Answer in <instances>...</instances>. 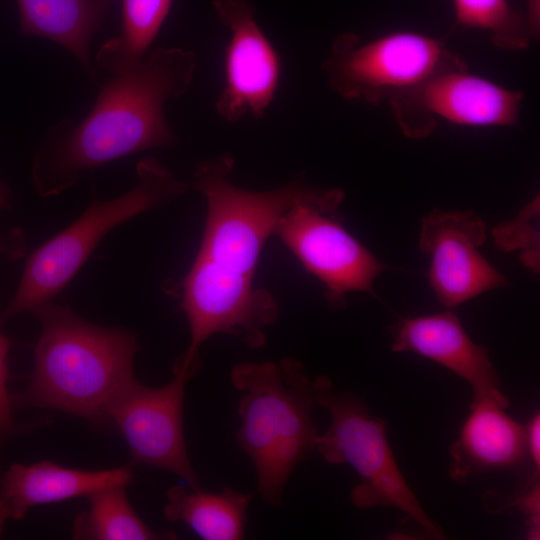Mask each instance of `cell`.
Listing matches in <instances>:
<instances>
[{
	"mask_svg": "<svg viewBox=\"0 0 540 540\" xmlns=\"http://www.w3.org/2000/svg\"><path fill=\"white\" fill-rule=\"evenodd\" d=\"M234 163L222 155L194 172L207 214L199 250L181 282L190 346L174 366V373L188 379L199 367L201 345L214 334L234 335L253 348L264 344L278 305L270 293L254 287L259 256L281 215L320 189L291 181L270 191L245 190L228 180Z\"/></svg>",
	"mask_w": 540,
	"mask_h": 540,
	"instance_id": "1",
	"label": "cell"
},
{
	"mask_svg": "<svg viewBox=\"0 0 540 540\" xmlns=\"http://www.w3.org/2000/svg\"><path fill=\"white\" fill-rule=\"evenodd\" d=\"M107 72L89 113L80 122L52 125L34 155L32 181L38 195L56 196L81 172L154 148H170L177 137L164 106L182 97L197 69V55L179 47H157L142 58L125 55L114 37L96 55Z\"/></svg>",
	"mask_w": 540,
	"mask_h": 540,
	"instance_id": "2",
	"label": "cell"
},
{
	"mask_svg": "<svg viewBox=\"0 0 540 540\" xmlns=\"http://www.w3.org/2000/svg\"><path fill=\"white\" fill-rule=\"evenodd\" d=\"M32 313L42 329L30 383L15 401L107 420L111 403L134 380L136 336L92 324L67 305L48 302Z\"/></svg>",
	"mask_w": 540,
	"mask_h": 540,
	"instance_id": "3",
	"label": "cell"
},
{
	"mask_svg": "<svg viewBox=\"0 0 540 540\" xmlns=\"http://www.w3.org/2000/svg\"><path fill=\"white\" fill-rule=\"evenodd\" d=\"M230 379L241 393L237 442L253 462L261 497L277 507L290 474L316 448L312 381L290 358L240 363Z\"/></svg>",
	"mask_w": 540,
	"mask_h": 540,
	"instance_id": "4",
	"label": "cell"
},
{
	"mask_svg": "<svg viewBox=\"0 0 540 540\" xmlns=\"http://www.w3.org/2000/svg\"><path fill=\"white\" fill-rule=\"evenodd\" d=\"M137 183L129 191L100 201L95 197L68 227L28 256L18 288L0 323L51 302L74 278L102 238L125 221L164 206L186 193L189 185L153 156L136 165Z\"/></svg>",
	"mask_w": 540,
	"mask_h": 540,
	"instance_id": "5",
	"label": "cell"
},
{
	"mask_svg": "<svg viewBox=\"0 0 540 540\" xmlns=\"http://www.w3.org/2000/svg\"><path fill=\"white\" fill-rule=\"evenodd\" d=\"M315 404L326 409L331 424L318 436L316 450L330 464H349L360 483L351 491L360 509L394 507L417 522L434 538L442 529L426 514L403 476L389 445L385 422L370 414L354 394L335 393L326 376L312 381Z\"/></svg>",
	"mask_w": 540,
	"mask_h": 540,
	"instance_id": "6",
	"label": "cell"
},
{
	"mask_svg": "<svg viewBox=\"0 0 540 540\" xmlns=\"http://www.w3.org/2000/svg\"><path fill=\"white\" fill-rule=\"evenodd\" d=\"M459 58L440 40L416 32H393L367 43L346 32L334 39L322 70L344 99L379 105Z\"/></svg>",
	"mask_w": 540,
	"mask_h": 540,
	"instance_id": "7",
	"label": "cell"
},
{
	"mask_svg": "<svg viewBox=\"0 0 540 540\" xmlns=\"http://www.w3.org/2000/svg\"><path fill=\"white\" fill-rule=\"evenodd\" d=\"M341 189L320 188L309 201L288 209L274 233L326 288V299L342 307L349 292L373 293L375 279L387 269L342 226L337 212Z\"/></svg>",
	"mask_w": 540,
	"mask_h": 540,
	"instance_id": "8",
	"label": "cell"
},
{
	"mask_svg": "<svg viewBox=\"0 0 540 540\" xmlns=\"http://www.w3.org/2000/svg\"><path fill=\"white\" fill-rule=\"evenodd\" d=\"M523 94L470 74L459 58L388 103L409 138L431 135L437 118L469 127L516 126Z\"/></svg>",
	"mask_w": 540,
	"mask_h": 540,
	"instance_id": "9",
	"label": "cell"
},
{
	"mask_svg": "<svg viewBox=\"0 0 540 540\" xmlns=\"http://www.w3.org/2000/svg\"><path fill=\"white\" fill-rule=\"evenodd\" d=\"M187 381L174 374L168 384L151 388L134 379L111 403L107 420L121 432L135 462L174 473L192 489H200L183 434Z\"/></svg>",
	"mask_w": 540,
	"mask_h": 540,
	"instance_id": "10",
	"label": "cell"
},
{
	"mask_svg": "<svg viewBox=\"0 0 540 540\" xmlns=\"http://www.w3.org/2000/svg\"><path fill=\"white\" fill-rule=\"evenodd\" d=\"M486 233L485 222L472 210L434 208L423 218L418 246L430 257L428 277L446 308L508 284L478 250Z\"/></svg>",
	"mask_w": 540,
	"mask_h": 540,
	"instance_id": "11",
	"label": "cell"
},
{
	"mask_svg": "<svg viewBox=\"0 0 540 540\" xmlns=\"http://www.w3.org/2000/svg\"><path fill=\"white\" fill-rule=\"evenodd\" d=\"M212 5L232 33L225 51L226 85L216 100V112L231 123L247 112L262 118L279 85V57L258 26L249 0H213Z\"/></svg>",
	"mask_w": 540,
	"mask_h": 540,
	"instance_id": "12",
	"label": "cell"
},
{
	"mask_svg": "<svg viewBox=\"0 0 540 540\" xmlns=\"http://www.w3.org/2000/svg\"><path fill=\"white\" fill-rule=\"evenodd\" d=\"M392 351L413 352L452 371L470 384L472 402L509 406L487 350L470 339L450 311L403 320L395 330Z\"/></svg>",
	"mask_w": 540,
	"mask_h": 540,
	"instance_id": "13",
	"label": "cell"
},
{
	"mask_svg": "<svg viewBox=\"0 0 540 540\" xmlns=\"http://www.w3.org/2000/svg\"><path fill=\"white\" fill-rule=\"evenodd\" d=\"M132 478L128 466L88 471L46 460L28 466L14 463L0 482V536L8 519H22L31 507L88 497L111 486L127 485Z\"/></svg>",
	"mask_w": 540,
	"mask_h": 540,
	"instance_id": "14",
	"label": "cell"
},
{
	"mask_svg": "<svg viewBox=\"0 0 540 540\" xmlns=\"http://www.w3.org/2000/svg\"><path fill=\"white\" fill-rule=\"evenodd\" d=\"M450 476L464 482L497 469H516L529 460L526 429L487 401L471 402L458 439L451 445Z\"/></svg>",
	"mask_w": 540,
	"mask_h": 540,
	"instance_id": "15",
	"label": "cell"
},
{
	"mask_svg": "<svg viewBox=\"0 0 540 540\" xmlns=\"http://www.w3.org/2000/svg\"><path fill=\"white\" fill-rule=\"evenodd\" d=\"M118 0H16L22 34L49 39L70 52L96 80L91 40Z\"/></svg>",
	"mask_w": 540,
	"mask_h": 540,
	"instance_id": "16",
	"label": "cell"
},
{
	"mask_svg": "<svg viewBox=\"0 0 540 540\" xmlns=\"http://www.w3.org/2000/svg\"><path fill=\"white\" fill-rule=\"evenodd\" d=\"M252 494L226 487L219 493L173 486L167 491L165 517L180 521L205 540L244 538L247 509Z\"/></svg>",
	"mask_w": 540,
	"mask_h": 540,
	"instance_id": "17",
	"label": "cell"
},
{
	"mask_svg": "<svg viewBox=\"0 0 540 540\" xmlns=\"http://www.w3.org/2000/svg\"><path fill=\"white\" fill-rule=\"evenodd\" d=\"M115 485L88 496L90 507L75 522L73 536L96 540H152L174 538L148 527L137 515L125 493Z\"/></svg>",
	"mask_w": 540,
	"mask_h": 540,
	"instance_id": "18",
	"label": "cell"
},
{
	"mask_svg": "<svg viewBox=\"0 0 540 540\" xmlns=\"http://www.w3.org/2000/svg\"><path fill=\"white\" fill-rule=\"evenodd\" d=\"M456 25L487 32L505 50L526 49L532 40L526 16L508 0H452Z\"/></svg>",
	"mask_w": 540,
	"mask_h": 540,
	"instance_id": "19",
	"label": "cell"
},
{
	"mask_svg": "<svg viewBox=\"0 0 540 540\" xmlns=\"http://www.w3.org/2000/svg\"><path fill=\"white\" fill-rule=\"evenodd\" d=\"M173 0H122V31L114 37L132 58L144 57L161 29Z\"/></svg>",
	"mask_w": 540,
	"mask_h": 540,
	"instance_id": "20",
	"label": "cell"
},
{
	"mask_svg": "<svg viewBox=\"0 0 540 540\" xmlns=\"http://www.w3.org/2000/svg\"><path fill=\"white\" fill-rule=\"evenodd\" d=\"M539 214L540 200L537 195L515 218L498 224L492 230L497 248L506 253L518 251L520 261L533 273H539L540 269V236L536 227Z\"/></svg>",
	"mask_w": 540,
	"mask_h": 540,
	"instance_id": "21",
	"label": "cell"
},
{
	"mask_svg": "<svg viewBox=\"0 0 540 540\" xmlns=\"http://www.w3.org/2000/svg\"><path fill=\"white\" fill-rule=\"evenodd\" d=\"M11 244L0 241V252L19 253ZM11 342L0 332V440L9 435L14 427L15 422L12 414V397L7 390L8 364L7 355Z\"/></svg>",
	"mask_w": 540,
	"mask_h": 540,
	"instance_id": "22",
	"label": "cell"
},
{
	"mask_svg": "<svg viewBox=\"0 0 540 540\" xmlns=\"http://www.w3.org/2000/svg\"><path fill=\"white\" fill-rule=\"evenodd\" d=\"M516 505L527 516L528 538L539 539L540 489L539 481L528 485L516 500Z\"/></svg>",
	"mask_w": 540,
	"mask_h": 540,
	"instance_id": "23",
	"label": "cell"
},
{
	"mask_svg": "<svg viewBox=\"0 0 540 540\" xmlns=\"http://www.w3.org/2000/svg\"><path fill=\"white\" fill-rule=\"evenodd\" d=\"M526 429L529 460L533 464V481H538L540 469V415L536 413L530 419Z\"/></svg>",
	"mask_w": 540,
	"mask_h": 540,
	"instance_id": "24",
	"label": "cell"
},
{
	"mask_svg": "<svg viewBox=\"0 0 540 540\" xmlns=\"http://www.w3.org/2000/svg\"><path fill=\"white\" fill-rule=\"evenodd\" d=\"M525 16L532 39L538 38L540 31V0H527Z\"/></svg>",
	"mask_w": 540,
	"mask_h": 540,
	"instance_id": "25",
	"label": "cell"
},
{
	"mask_svg": "<svg viewBox=\"0 0 540 540\" xmlns=\"http://www.w3.org/2000/svg\"><path fill=\"white\" fill-rule=\"evenodd\" d=\"M9 189L8 187L0 182V209H5L10 206L9 204Z\"/></svg>",
	"mask_w": 540,
	"mask_h": 540,
	"instance_id": "26",
	"label": "cell"
}]
</instances>
